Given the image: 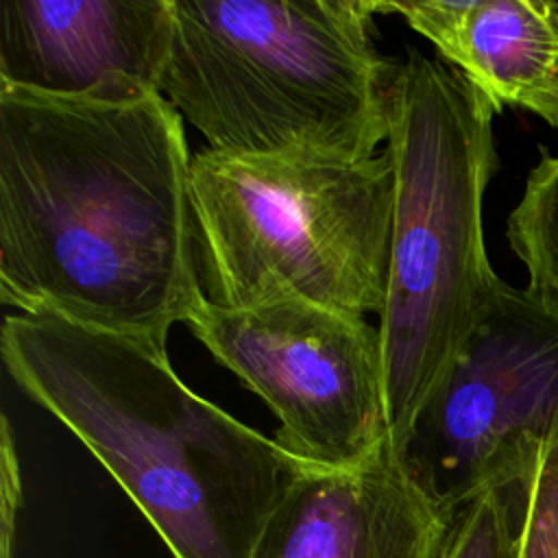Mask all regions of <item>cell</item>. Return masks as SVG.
I'll use <instances>...</instances> for the list:
<instances>
[{"mask_svg": "<svg viewBox=\"0 0 558 558\" xmlns=\"http://www.w3.org/2000/svg\"><path fill=\"white\" fill-rule=\"evenodd\" d=\"M517 558H558V429L536 445L527 466Z\"/></svg>", "mask_w": 558, "mask_h": 558, "instance_id": "13", "label": "cell"}, {"mask_svg": "<svg viewBox=\"0 0 558 558\" xmlns=\"http://www.w3.org/2000/svg\"><path fill=\"white\" fill-rule=\"evenodd\" d=\"M2 445H0V558H13V538L17 510L22 501L20 462L11 434V423L2 416Z\"/></svg>", "mask_w": 558, "mask_h": 558, "instance_id": "14", "label": "cell"}, {"mask_svg": "<svg viewBox=\"0 0 558 558\" xmlns=\"http://www.w3.org/2000/svg\"><path fill=\"white\" fill-rule=\"evenodd\" d=\"M527 466L453 508L436 558H517Z\"/></svg>", "mask_w": 558, "mask_h": 558, "instance_id": "11", "label": "cell"}, {"mask_svg": "<svg viewBox=\"0 0 558 558\" xmlns=\"http://www.w3.org/2000/svg\"><path fill=\"white\" fill-rule=\"evenodd\" d=\"M170 0H2L0 85L124 102L159 94Z\"/></svg>", "mask_w": 558, "mask_h": 558, "instance_id": "8", "label": "cell"}, {"mask_svg": "<svg viewBox=\"0 0 558 558\" xmlns=\"http://www.w3.org/2000/svg\"><path fill=\"white\" fill-rule=\"evenodd\" d=\"M192 155L161 96L105 102L0 85V296L28 316L166 349L207 303Z\"/></svg>", "mask_w": 558, "mask_h": 558, "instance_id": "1", "label": "cell"}, {"mask_svg": "<svg viewBox=\"0 0 558 558\" xmlns=\"http://www.w3.org/2000/svg\"><path fill=\"white\" fill-rule=\"evenodd\" d=\"M0 355L13 384L92 451L174 558H251L307 469L192 392L150 340L13 314Z\"/></svg>", "mask_w": 558, "mask_h": 558, "instance_id": "2", "label": "cell"}, {"mask_svg": "<svg viewBox=\"0 0 558 558\" xmlns=\"http://www.w3.org/2000/svg\"><path fill=\"white\" fill-rule=\"evenodd\" d=\"M501 111L514 107L558 129V2H388Z\"/></svg>", "mask_w": 558, "mask_h": 558, "instance_id": "10", "label": "cell"}, {"mask_svg": "<svg viewBox=\"0 0 558 558\" xmlns=\"http://www.w3.org/2000/svg\"><path fill=\"white\" fill-rule=\"evenodd\" d=\"M187 327L272 410V440L299 462L351 469L388 445L379 327L305 301L205 303Z\"/></svg>", "mask_w": 558, "mask_h": 558, "instance_id": "7", "label": "cell"}, {"mask_svg": "<svg viewBox=\"0 0 558 558\" xmlns=\"http://www.w3.org/2000/svg\"><path fill=\"white\" fill-rule=\"evenodd\" d=\"M159 94L211 150L373 157L395 63L375 0H170Z\"/></svg>", "mask_w": 558, "mask_h": 558, "instance_id": "4", "label": "cell"}, {"mask_svg": "<svg viewBox=\"0 0 558 558\" xmlns=\"http://www.w3.org/2000/svg\"><path fill=\"white\" fill-rule=\"evenodd\" d=\"M558 429V301L504 279L397 453L445 514L519 475Z\"/></svg>", "mask_w": 558, "mask_h": 558, "instance_id": "6", "label": "cell"}, {"mask_svg": "<svg viewBox=\"0 0 558 558\" xmlns=\"http://www.w3.org/2000/svg\"><path fill=\"white\" fill-rule=\"evenodd\" d=\"M198 272L207 303L305 301L381 314L395 214L388 153L192 155Z\"/></svg>", "mask_w": 558, "mask_h": 558, "instance_id": "5", "label": "cell"}, {"mask_svg": "<svg viewBox=\"0 0 558 558\" xmlns=\"http://www.w3.org/2000/svg\"><path fill=\"white\" fill-rule=\"evenodd\" d=\"M506 235L527 270V288L558 301V155H543L530 170Z\"/></svg>", "mask_w": 558, "mask_h": 558, "instance_id": "12", "label": "cell"}, {"mask_svg": "<svg viewBox=\"0 0 558 558\" xmlns=\"http://www.w3.org/2000/svg\"><path fill=\"white\" fill-rule=\"evenodd\" d=\"M495 113L449 63L414 48L395 63L386 140L395 214L377 325L395 456L501 283L486 253L482 218L497 170Z\"/></svg>", "mask_w": 558, "mask_h": 558, "instance_id": "3", "label": "cell"}, {"mask_svg": "<svg viewBox=\"0 0 558 558\" xmlns=\"http://www.w3.org/2000/svg\"><path fill=\"white\" fill-rule=\"evenodd\" d=\"M447 519L386 445L351 469L307 466L251 558H436Z\"/></svg>", "mask_w": 558, "mask_h": 558, "instance_id": "9", "label": "cell"}]
</instances>
